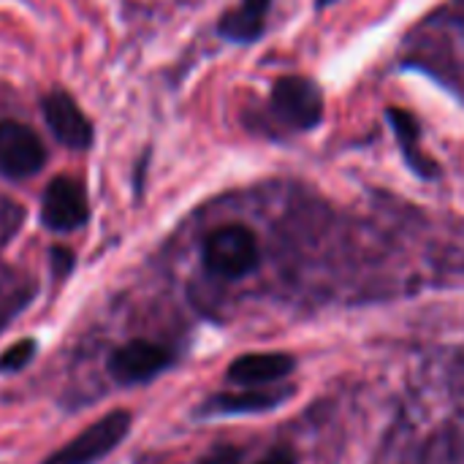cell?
Masks as SVG:
<instances>
[{
    "label": "cell",
    "mask_w": 464,
    "mask_h": 464,
    "mask_svg": "<svg viewBox=\"0 0 464 464\" xmlns=\"http://www.w3.org/2000/svg\"><path fill=\"white\" fill-rule=\"evenodd\" d=\"M41 220L52 231H73L87 220V196L76 179L57 177L46 185L41 201Z\"/></svg>",
    "instance_id": "8992f818"
},
{
    "label": "cell",
    "mask_w": 464,
    "mask_h": 464,
    "mask_svg": "<svg viewBox=\"0 0 464 464\" xmlns=\"http://www.w3.org/2000/svg\"><path fill=\"white\" fill-rule=\"evenodd\" d=\"M46 125L52 128V133L71 150H87L92 144V122L84 117V111L76 106V101L63 92L54 90L49 95H44L41 101Z\"/></svg>",
    "instance_id": "52a82bcc"
},
{
    "label": "cell",
    "mask_w": 464,
    "mask_h": 464,
    "mask_svg": "<svg viewBox=\"0 0 464 464\" xmlns=\"http://www.w3.org/2000/svg\"><path fill=\"white\" fill-rule=\"evenodd\" d=\"M46 160L44 144L33 128L3 120L0 122V174L5 177H33Z\"/></svg>",
    "instance_id": "277c9868"
},
{
    "label": "cell",
    "mask_w": 464,
    "mask_h": 464,
    "mask_svg": "<svg viewBox=\"0 0 464 464\" xmlns=\"http://www.w3.org/2000/svg\"><path fill=\"white\" fill-rule=\"evenodd\" d=\"M239 462H242V457H239V451H237V449H218V451L207 454V457H204L198 464H239Z\"/></svg>",
    "instance_id": "4fadbf2b"
},
{
    "label": "cell",
    "mask_w": 464,
    "mask_h": 464,
    "mask_svg": "<svg viewBox=\"0 0 464 464\" xmlns=\"http://www.w3.org/2000/svg\"><path fill=\"white\" fill-rule=\"evenodd\" d=\"M261 261V247L247 226L231 223L215 228L204 242V266L223 280H239L256 272Z\"/></svg>",
    "instance_id": "6da1fadb"
},
{
    "label": "cell",
    "mask_w": 464,
    "mask_h": 464,
    "mask_svg": "<svg viewBox=\"0 0 464 464\" xmlns=\"http://www.w3.org/2000/svg\"><path fill=\"white\" fill-rule=\"evenodd\" d=\"M285 397V394H280ZM280 397L264 394V392H247V394H220L215 400H209L207 411L215 413H258L266 408H275Z\"/></svg>",
    "instance_id": "8fae6325"
},
{
    "label": "cell",
    "mask_w": 464,
    "mask_h": 464,
    "mask_svg": "<svg viewBox=\"0 0 464 464\" xmlns=\"http://www.w3.org/2000/svg\"><path fill=\"white\" fill-rule=\"evenodd\" d=\"M296 367L294 356L288 353H245L231 362L226 378L237 386L253 389V386H266L277 383L285 375H291Z\"/></svg>",
    "instance_id": "ba28073f"
},
{
    "label": "cell",
    "mask_w": 464,
    "mask_h": 464,
    "mask_svg": "<svg viewBox=\"0 0 464 464\" xmlns=\"http://www.w3.org/2000/svg\"><path fill=\"white\" fill-rule=\"evenodd\" d=\"M256 464H296V454L288 449H275L272 454H266L264 459H258Z\"/></svg>",
    "instance_id": "9a60e30c"
},
{
    "label": "cell",
    "mask_w": 464,
    "mask_h": 464,
    "mask_svg": "<svg viewBox=\"0 0 464 464\" xmlns=\"http://www.w3.org/2000/svg\"><path fill=\"white\" fill-rule=\"evenodd\" d=\"M269 8H272V0H242L237 8L223 14L218 33L234 44H253L256 38H261L266 27Z\"/></svg>",
    "instance_id": "30bf717a"
},
{
    "label": "cell",
    "mask_w": 464,
    "mask_h": 464,
    "mask_svg": "<svg viewBox=\"0 0 464 464\" xmlns=\"http://www.w3.org/2000/svg\"><path fill=\"white\" fill-rule=\"evenodd\" d=\"M35 351H38L35 340H19V343H14L0 356V372H19V370H24L33 362Z\"/></svg>",
    "instance_id": "7c38bea8"
},
{
    "label": "cell",
    "mask_w": 464,
    "mask_h": 464,
    "mask_svg": "<svg viewBox=\"0 0 464 464\" xmlns=\"http://www.w3.org/2000/svg\"><path fill=\"white\" fill-rule=\"evenodd\" d=\"M130 432V413L111 411L95 424H90L82 435H76L71 443H65L60 451L46 457L41 464H95L109 457L122 438Z\"/></svg>",
    "instance_id": "7a4b0ae2"
},
{
    "label": "cell",
    "mask_w": 464,
    "mask_h": 464,
    "mask_svg": "<svg viewBox=\"0 0 464 464\" xmlns=\"http://www.w3.org/2000/svg\"><path fill=\"white\" fill-rule=\"evenodd\" d=\"M52 266H54V272H57V275H68V272H71V266H73V256H71V250H65V247H54V250H52Z\"/></svg>",
    "instance_id": "5bb4252c"
},
{
    "label": "cell",
    "mask_w": 464,
    "mask_h": 464,
    "mask_svg": "<svg viewBox=\"0 0 464 464\" xmlns=\"http://www.w3.org/2000/svg\"><path fill=\"white\" fill-rule=\"evenodd\" d=\"M332 3H337V0H318L315 5H318V8H326V5H332Z\"/></svg>",
    "instance_id": "2e32d148"
},
{
    "label": "cell",
    "mask_w": 464,
    "mask_h": 464,
    "mask_svg": "<svg viewBox=\"0 0 464 464\" xmlns=\"http://www.w3.org/2000/svg\"><path fill=\"white\" fill-rule=\"evenodd\" d=\"M394 133H397V141H400V150L405 155V163L424 179H432L438 174V163L432 158H427V152L421 150V128L416 122V117L400 106H389L386 111Z\"/></svg>",
    "instance_id": "9c48e42d"
},
{
    "label": "cell",
    "mask_w": 464,
    "mask_h": 464,
    "mask_svg": "<svg viewBox=\"0 0 464 464\" xmlns=\"http://www.w3.org/2000/svg\"><path fill=\"white\" fill-rule=\"evenodd\" d=\"M171 364V353L155 343L147 340H133L117 348L109 359V372L117 383L122 386H136L147 383L155 375H160Z\"/></svg>",
    "instance_id": "5b68a950"
},
{
    "label": "cell",
    "mask_w": 464,
    "mask_h": 464,
    "mask_svg": "<svg viewBox=\"0 0 464 464\" xmlns=\"http://www.w3.org/2000/svg\"><path fill=\"white\" fill-rule=\"evenodd\" d=\"M272 111L294 130H315L324 122V92L307 76H280L272 84Z\"/></svg>",
    "instance_id": "3957f363"
}]
</instances>
